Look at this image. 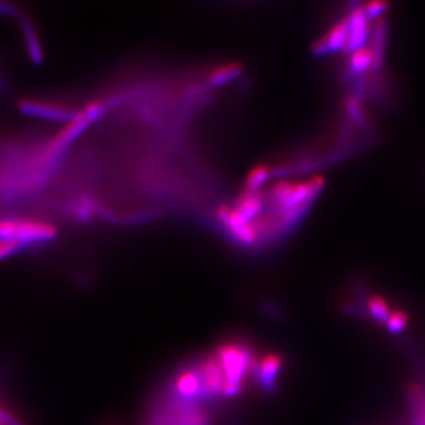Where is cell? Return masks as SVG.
I'll return each instance as SVG.
<instances>
[{
    "label": "cell",
    "instance_id": "8992f818",
    "mask_svg": "<svg viewBox=\"0 0 425 425\" xmlns=\"http://www.w3.org/2000/svg\"><path fill=\"white\" fill-rule=\"evenodd\" d=\"M372 62H373V57H372L371 50L361 48L353 53L352 57L350 59V68L352 73H363L372 64Z\"/></svg>",
    "mask_w": 425,
    "mask_h": 425
},
{
    "label": "cell",
    "instance_id": "52a82bcc",
    "mask_svg": "<svg viewBox=\"0 0 425 425\" xmlns=\"http://www.w3.org/2000/svg\"><path fill=\"white\" fill-rule=\"evenodd\" d=\"M406 324H408V317H406L405 313L401 311L395 312L390 315V318L387 320V330L394 332V333H397V332L404 330Z\"/></svg>",
    "mask_w": 425,
    "mask_h": 425
},
{
    "label": "cell",
    "instance_id": "7a4b0ae2",
    "mask_svg": "<svg viewBox=\"0 0 425 425\" xmlns=\"http://www.w3.org/2000/svg\"><path fill=\"white\" fill-rule=\"evenodd\" d=\"M217 358L226 380L224 396L239 394L243 380L257 366L251 350L243 344H227L219 350Z\"/></svg>",
    "mask_w": 425,
    "mask_h": 425
},
{
    "label": "cell",
    "instance_id": "5b68a950",
    "mask_svg": "<svg viewBox=\"0 0 425 425\" xmlns=\"http://www.w3.org/2000/svg\"><path fill=\"white\" fill-rule=\"evenodd\" d=\"M368 311L371 313L372 317L380 323L387 324L390 315H391L387 301L380 296L370 298V300H368Z\"/></svg>",
    "mask_w": 425,
    "mask_h": 425
},
{
    "label": "cell",
    "instance_id": "ba28073f",
    "mask_svg": "<svg viewBox=\"0 0 425 425\" xmlns=\"http://www.w3.org/2000/svg\"><path fill=\"white\" fill-rule=\"evenodd\" d=\"M387 4L384 1H372L365 5L363 8L364 15L368 20H378L380 15H383V12L387 10Z\"/></svg>",
    "mask_w": 425,
    "mask_h": 425
},
{
    "label": "cell",
    "instance_id": "3957f363",
    "mask_svg": "<svg viewBox=\"0 0 425 425\" xmlns=\"http://www.w3.org/2000/svg\"><path fill=\"white\" fill-rule=\"evenodd\" d=\"M349 23V37L346 42V51L354 52L361 49L365 41L368 38V18L365 17L363 8H356L351 12L347 18Z\"/></svg>",
    "mask_w": 425,
    "mask_h": 425
},
{
    "label": "cell",
    "instance_id": "277c9868",
    "mask_svg": "<svg viewBox=\"0 0 425 425\" xmlns=\"http://www.w3.org/2000/svg\"><path fill=\"white\" fill-rule=\"evenodd\" d=\"M280 358L275 354H271L262 359L261 363H259L255 366V375L258 376L262 387L266 389L273 387L274 382L277 380L278 373L281 368Z\"/></svg>",
    "mask_w": 425,
    "mask_h": 425
},
{
    "label": "cell",
    "instance_id": "6da1fadb",
    "mask_svg": "<svg viewBox=\"0 0 425 425\" xmlns=\"http://www.w3.org/2000/svg\"><path fill=\"white\" fill-rule=\"evenodd\" d=\"M201 84L145 85L116 94L73 118V180L65 210L130 220L212 203V181L195 155L190 123Z\"/></svg>",
    "mask_w": 425,
    "mask_h": 425
}]
</instances>
